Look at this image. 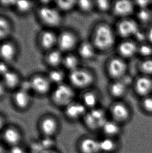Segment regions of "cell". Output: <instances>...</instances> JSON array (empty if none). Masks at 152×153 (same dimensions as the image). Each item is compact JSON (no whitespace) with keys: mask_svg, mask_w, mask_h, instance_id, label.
<instances>
[{"mask_svg":"<svg viewBox=\"0 0 152 153\" xmlns=\"http://www.w3.org/2000/svg\"><path fill=\"white\" fill-rule=\"evenodd\" d=\"M27 151L21 144L9 147L7 153H26Z\"/></svg>","mask_w":152,"mask_h":153,"instance_id":"cell-39","label":"cell"},{"mask_svg":"<svg viewBox=\"0 0 152 153\" xmlns=\"http://www.w3.org/2000/svg\"><path fill=\"white\" fill-rule=\"evenodd\" d=\"M56 7L58 10L61 11L67 12L71 10L75 6L76 3H77L75 1L68 0V1H56Z\"/></svg>","mask_w":152,"mask_h":153,"instance_id":"cell-31","label":"cell"},{"mask_svg":"<svg viewBox=\"0 0 152 153\" xmlns=\"http://www.w3.org/2000/svg\"><path fill=\"white\" fill-rule=\"evenodd\" d=\"M64 56L62 54V51L60 50H50L46 56V61L49 66L53 68H56L60 64H62Z\"/></svg>","mask_w":152,"mask_h":153,"instance_id":"cell-21","label":"cell"},{"mask_svg":"<svg viewBox=\"0 0 152 153\" xmlns=\"http://www.w3.org/2000/svg\"><path fill=\"white\" fill-rule=\"evenodd\" d=\"M62 64L65 68L72 72L78 68V61L76 56L72 54H68L64 56Z\"/></svg>","mask_w":152,"mask_h":153,"instance_id":"cell-25","label":"cell"},{"mask_svg":"<svg viewBox=\"0 0 152 153\" xmlns=\"http://www.w3.org/2000/svg\"><path fill=\"white\" fill-rule=\"evenodd\" d=\"M79 52L82 58L85 59H89L94 56V50L91 44L88 42H84L80 46Z\"/></svg>","mask_w":152,"mask_h":153,"instance_id":"cell-26","label":"cell"},{"mask_svg":"<svg viewBox=\"0 0 152 153\" xmlns=\"http://www.w3.org/2000/svg\"><path fill=\"white\" fill-rule=\"evenodd\" d=\"M111 113L113 118L118 121H125L129 116V109L123 103H115L111 107Z\"/></svg>","mask_w":152,"mask_h":153,"instance_id":"cell-16","label":"cell"},{"mask_svg":"<svg viewBox=\"0 0 152 153\" xmlns=\"http://www.w3.org/2000/svg\"><path fill=\"white\" fill-rule=\"evenodd\" d=\"M107 120L105 112L100 109L91 110L84 116L86 126L92 130L102 128Z\"/></svg>","mask_w":152,"mask_h":153,"instance_id":"cell-6","label":"cell"},{"mask_svg":"<svg viewBox=\"0 0 152 153\" xmlns=\"http://www.w3.org/2000/svg\"><path fill=\"white\" fill-rule=\"evenodd\" d=\"M138 50L140 54L144 56H148L152 53V48L148 45H142Z\"/></svg>","mask_w":152,"mask_h":153,"instance_id":"cell-37","label":"cell"},{"mask_svg":"<svg viewBox=\"0 0 152 153\" xmlns=\"http://www.w3.org/2000/svg\"><path fill=\"white\" fill-rule=\"evenodd\" d=\"M19 87V89H21L24 91H27L28 93H29L30 91H32L31 82L30 79L25 80L22 82L21 81Z\"/></svg>","mask_w":152,"mask_h":153,"instance_id":"cell-38","label":"cell"},{"mask_svg":"<svg viewBox=\"0 0 152 153\" xmlns=\"http://www.w3.org/2000/svg\"><path fill=\"white\" fill-rule=\"evenodd\" d=\"M2 77V82L6 88L13 89L18 87L21 82V79L18 74L12 71H8Z\"/></svg>","mask_w":152,"mask_h":153,"instance_id":"cell-19","label":"cell"},{"mask_svg":"<svg viewBox=\"0 0 152 153\" xmlns=\"http://www.w3.org/2000/svg\"><path fill=\"white\" fill-rule=\"evenodd\" d=\"M47 77L52 84H55L57 86L63 84L65 74L62 71L54 68L53 70L50 71Z\"/></svg>","mask_w":152,"mask_h":153,"instance_id":"cell-23","label":"cell"},{"mask_svg":"<svg viewBox=\"0 0 152 153\" xmlns=\"http://www.w3.org/2000/svg\"><path fill=\"white\" fill-rule=\"evenodd\" d=\"M32 91L39 95H45L51 89L52 83L47 76L36 75L30 79Z\"/></svg>","mask_w":152,"mask_h":153,"instance_id":"cell-8","label":"cell"},{"mask_svg":"<svg viewBox=\"0 0 152 153\" xmlns=\"http://www.w3.org/2000/svg\"><path fill=\"white\" fill-rule=\"evenodd\" d=\"M80 149L82 153H98L100 152L99 141L90 137L86 138L80 143Z\"/></svg>","mask_w":152,"mask_h":153,"instance_id":"cell-17","label":"cell"},{"mask_svg":"<svg viewBox=\"0 0 152 153\" xmlns=\"http://www.w3.org/2000/svg\"><path fill=\"white\" fill-rule=\"evenodd\" d=\"M26 153H35V152H33L31 151H27L26 152Z\"/></svg>","mask_w":152,"mask_h":153,"instance_id":"cell-51","label":"cell"},{"mask_svg":"<svg viewBox=\"0 0 152 153\" xmlns=\"http://www.w3.org/2000/svg\"><path fill=\"white\" fill-rule=\"evenodd\" d=\"M138 18L142 22H146L148 21L151 17L150 13L146 8L141 9L138 13Z\"/></svg>","mask_w":152,"mask_h":153,"instance_id":"cell-36","label":"cell"},{"mask_svg":"<svg viewBox=\"0 0 152 153\" xmlns=\"http://www.w3.org/2000/svg\"><path fill=\"white\" fill-rule=\"evenodd\" d=\"M140 68L142 72L148 74H152V59L145 60L141 64Z\"/></svg>","mask_w":152,"mask_h":153,"instance_id":"cell-34","label":"cell"},{"mask_svg":"<svg viewBox=\"0 0 152 153\" xmlns=\"http://www.w3.org/2000/svg\"><path fill=\"white\" fill-rule=\"evenodd\" d=\"M102 129L105 134L108 137H110L115 136L119 133L120 131V127L116 122L114 121L107 120L104 124Z\"/></svg>","mask_w":152,"mask_h":153,"instance_id":"cell-24","label":"cell"},{"mask_svg":"<svg viewBox=\"0 0 152 153\" xmlns=\"http://www.w3.org/2000/svg\"><path fill=\"white\" fill-rule=\"evenodd\" d=\"M127 70V65L123 60L115 58L111 60L108 66L110 75L114 78H119L125 74Z\"/></svg>","mask_w":152,"mask_h":153,"instance_id":"cell-13","label":"cell"},{"mask_svg":"<svg viewBox=\"0 0 152 153\" xmlns=\"http://www.w3.org/2000/svg\"><path fill=\"white\" fill-rule=\"evenodd\" d=\"M135 88L140 95H147L152 90V81L146 77H140L136 82Z\"/></svg>","mask_w":152,"mask_h":153,"instance_id":"cell-18","label":"cell"},{"mask_svg":"<svg viewBox=\"0 0 152 153\" xmlns=\"http://www.w3.org/2000/svg\"><path fill=\"white\" fill-rule=\"evenodd\" d=\"M97 6L100 10L106 11L109 9L110 3L107 0H99L97 1Z\"/></svg>","mask_w":152,"mask_h":153,"instance_id":"cell-40","label":"cell"},{"mask_svg":"<svg viewBox=\"0 0 152 153\" xmlns=\"http://www.w3.org/2000/svg\"><path fill=\"white\" fill-rule=\"evenodd\" d=\"M75 96L72 88L65 84L57 85L52 93V100L56 105L65 107L72 103Z\"/></svg>","mask_w":152,"mask_h":153,"instance_id":"cell-3","label":"cell"},{"mask_svg":"<svg viewBox=\"0 0 152 153\" xmlns=\"http://www.w3.org/2000/svg\"><path fill=\"white\" fill-rule=\"evenodd\" d=\"M69 79L72 85L78 88L88 86L93 81L92 75L86 70L77 68L70 72Z\"/></svg>","mask_w":152,"mask_h":153,"instance_id":"cell-7","label":"cell"},{"mask_svg":"<svg viewBox=\"0 0 152 153\" xmlns=\"http://www.w3.org/2000/svg\"><path fill=\"white\" fill-rule=\"evenodd\" d=\"M10 71L8 68V63L4 62L3 61H0V75L1 76H4V75Z\"/></svg>","mask_w":152,"mask_h":153,"instance_id":"cell-42","label":"cell"},{"mask_svg":"<svg viewBox=\"0 0 152 153\" xmlns=\"http://www.w3.org/2000/svg\"><path fill=\"white\" fill-rule=\"evenodd\" d=\"M65 113L69 119L75 120L85 116L86 108L81 103L72 102L65 107Z\"/></svg>","mask_w":152,"mask_h":153,"instance_id":"cell-15","label":"cell"},{"mask_svg":"<svg viewBox=\"0 0 152 153\" xmlns=\"http://www.w3.org/2000/svg\"><path fill=\"white\" fill-rule=\"evenodd\" d=\"M33 5V3L32 2L27 1H17L15 2L14 6L18 12L25 14L31 10Z\"/></svg>","mask_w":152,"mask_h":153,"instance_id":"cell-29","label":"cell"},{"mask_svg":"<svg viewBox=\"0 0 152 153\" xmlns=\"http://www.w3.org/2000/svg\"><path fill=\"white\" fill-rule=\"evenodd\" d=\"M143 107L146 111L152 112V97H146L143 101Z\"/></svg>","mask_w":152,"mask_h":153,"instance_id":"cell-41","label":"cell"},{"mask_svg":"<svg viewBox=\"0 0 152 153\" xmlns=\"http://www.w3.org/2000/svg\"><path fill=\"white\" fill-rule=\"evenodd\" d=\"M13 102L18 109L25 110L31 103V97L29 93L19 89L13 96Z\"/></svg>","mask_w":152,"mask_h":153,"instance_id":"cell-12","label":"cell"},{"mask_svg":"<svg viewBox=\"0 0 152 153\" xmlns=\"http://www.w3.org/2000/svg\"><path fill=\"white\" fill-rule=\"evenodd\" d=\"M7 153V151L5 149V147L2 143H0V153Z\"/></svg>","mask_w":152,"mask_h":153,"instance_id":"cell-49","label":"cell"},{"mask_svg":"<svg viewBox=\"0 0 152 153\" xmlns=\"http://www.w3.org/2000/svg\"><path fill=\"white\" fill-rule=\"evenodd\" d=\"M38 127L42 137L54 138L59 131L60 125L54 117L46 115L39 120Z\"/></svg>","mask_w":152,"mask_h":153,"instance_id":"cell-4","label":"cell"},{"mask_svg":"<svg viewBox=\"0 0 152 153\" xmlns=\"http://www.w3.org/2000/svg\"><path fill=\"white\" fill-rule=\"evenodd\" d=\"M148 40H150V42L152 43V27L148 31Z\"/></svg>","mask_w":152,"mask_h":153,"instance_id":"cell-50","label":"cell"},{"mask_svg":"<svg viewBox=\"0 0 152 153\" xmlns=\"http://www.w3.org/2000/svg\"><path fill=\"white\" fill-rule=\"evenodd\" d=\"M78 6L80 9L84 12H88L92 7V2L88 0H81L78 2Z\"/></svg>","mask_w":152,"mask_h":153,"instance_id":"cell-35","label":"cell"},{"mask_svg":"<svg viewBox=\"0 0 152 153\" xmlns=\"http://www.w3.org/2000/svg\"><path fill=\"white\" fill-rule=\"evenodd\" d=\"M125 84L121 82H116L114 83L111 86V94L115 97H120L123 95L125 93Z\"/></svg>","mask_w":152,"mask_h":153,"instance_id":"cell-30","label":"cell"},{"mask_svg":"<svg viewBox=\"0 0 152 153\" xmlns=\"http://www.w3.org/2000/svg\"><path fill=\"white\" fill-rule=\"evenodd\" d=\"M150 2V1H138L137 2V3L141 9H145L149 5Z\"/></svg>","mask_w":152,"mask_h":153,"instance_id":"cell-43","label":"cell"},{"mask_svg":"<svg viewBox=\"0 0 152 153\" xmlns=\"http://www.w3.org/2000/svg\"><path fill=\"white\" fill-rule=\"evenodd\" d=\"M118 50L119 53L123 56L129 58L136 53L138 49L134 42H122L119 45Z\"/></svg>","mask_w":152,"mask_h":153,"instance_id":"cell-22","label":"cell"},{"mask_svg":"<svg viewBox=\"0 0 152 153\" xmlns=\"http://www.w3.org/2000/svg\"><path fill=\"white\" fill-rule=\"evenodd\" d=\"M135 36L137 38V39L139 40H143L145 39V35H144V33L139 31V30L135 35Z\"/></svg>","mask_w":152,"mask_h":153,"instance_id":"cell-47","label":"cell"},{"mask_svg":"<svg viewBox=\"0 0 152 153\" xmlns=\"http://www.w3.org/2000/svg\"><path fill=\"white\" fill-rule=\"evenodd\" d=\"M15 2L14 1H1L0 3L1 5L5 7H8L10 6H15Z\"/></svg>","mask_w":152,"mask_h":153,"instance_id":"cell-45","label":"cell"},{"mask_svg":"<svg viewBox=\"0 0 152 153\" xmlns=\"http://www.w3.org/2000/svg\"><path fill=\"white\" fill-rule=\"evenodd\" d=\"M41 153H59V152L55 149H50L44 150Z\"/></svg>","mask_w":152,"mask_h":153,"instance_id":"cell-48","label":"cell"},{"mask_svg":"<svg viewBox=\"0 0 152 153\" xmlns=\"http://www.w3.org/2000/svg\"><path fill=\"white\" fill-rule=\"evenodd\" d=\"M83 102L85 105L88 107H93L97 104V96L92 92L88 91L84 94L83 96Z\"/></svg>","mask_w":152,"mask_h":153,"instance_id":"cell-33","label":"cell"},{"mask_svg":"<svg viewBox=\"0 0 152 153\" xmlns=\"http://www.w3.org/2000/svg\"><path fill=\"white\" fill-rule=\"evenodd\" d=\"M1 133L2 140L8 147L21 144L23 133L21 130L14 125H7Z\"/></svg>","mask_w":152,"mask_h":153,"instance_id":"cell-5","label":"cell"},{"mask_svg":"<svg viewBox=\"0 0 152 153\" xmlns=\"http://www.w3.org/2000/svg\"><path fill=\"white\" fill-rule=\"evenodd\" d=\"M38 142L43 151L46 149H54V146L56 144L55 138L42 137Z\"/></svg>","mask_w":152,"mask_h":153,"instance_id":"cell-32","label":"cell"},{"mask_svg":"<svg viewBox=\"0 0 152 153\" xmlns=\"http://www.w3.org/2000/svg\"><path fill=\"white\" fill-rule=\"evenodd\" d=\"M11 30L10 23L6 19L0 17V41L8 37Z\"/></svg>","mask_w":152,"mask_h":153,"instance_id":"cell-28","label":"cell"},{"mask_svg":"<svg viewBox=\"0 0 152 153\" xmlns=\"http://www.w3.org/2000/svg\"><path fill=\"white\" fill-rule=\"evenodd\" d=\"M139 30L137 24L131 20L122 21L119 23L118 26V31L119 35L123 37L135 36Z\"/></svg>","mask_w":152,"mask_h":153,"instance_id":"cell-14","label":"cell"},{"mask_svg":"<svg viewBox=\"0 0 152 153\" xmlns=\"http://www.w3.org/2000/svg\"><path fill=\"white\" fill-rule=\"evenodd\" d=\"M76 44V37L69 31H64L58 36L57 46L61 51H68L74 48Z\"/></svg>","mask_w":152,"mask_h":153,"instance_id":"cell-9","label":"cell"},{"mask_svg":"<svg viewBox=\"0 0 152 153\" xmlns=\"http://www.w3.org/2000/svg\"><path fill=\"white\" fill-rule=\"evenodd\" d=\"M38 14L40 20L48 27H58L62 23V16L56 7L43 5L39 8Z\"/></svg>","mask_w":152,"mask_h":153,"instance_id":"cell-2","label":"cell"},{"mask_svg":"<svg viewBox=\"0 0 152 153\" xmlns=\"http://www.w3.org/2000/svg\"><path fill=\"white\" fill-rule=\"evenodd\" d=\"M100 151L104 152H111L115 149V143L111 137H105L99 141Z\"/></svg>","mask_w":152,"mask_h":153,"instance_id":"cell-27","label":"cell"},{"mask_svg":"<svg viewBox=\"0 0 152 153\" xmlns=\"http://www.w3.org/2000/svg\"><path fill=\"white\" fill-rule=\"evenodd\" d=\"M16 48L12 42H5L0 44V58L1 61L7 63L12 62L16 57Z\"/></svg>","mask_w":152,"mask_h":153,"instance_id":"cell-11","label":"cell"},{"mask_svg":"<svg viewBox=\"0 0 152 153\" xmlns=\"http://www.w3.org/2000/svg\"><path fill=\"white\" fill-rule=\"evenodd\" d=\"M6 88L2 81H0V98L4 96Z\"/></svg>","mask_w":152,"mask_h":153,"instance_id":"cell-46","label":"cell"},{"mask_svg":"<svg viewBox=\"0 0 152 153\" xmlns=\"http://www.w3.org/2000/svg\"><path fill=\"white\" fill-rule=\"evenodd\" d=\"M58 36L52 30H45L41 33L39 37V43L44 50L50 51L54 49V46H57Z\"/></svg>","mask_w":152,"mask_h":153,"instance_id":"cell-10","label":"cell"},{"mask_svg":"<svg viewBox=\"0 0 152 153\" xmlns=\"http://www.w3.org/2000/svg\"><path fill=\"white\" fill-rule=\"evenodd\" d=\"M115 37L110 27L101 25L95 31L94 43L97 48L101 50H107L113 45Z\"/></svg>","mask_w":152,"mask_h":153,"instance_id":"cell-1","label":"cell"},{"mask_svg":"<svg viewBox=\"0 0 152 153\" xmlns=\"http://www.w3.org/2000/svg\"><path fill=\"white\" fill-rule=\"evenodd\" d=\"M134 8L133 4L129 1H119L115 3L114 7V12L116 14L124 16L130 14Z\"/></svg>","mask_w":152,"mask_h":153,"instance_id":"cell-20","label":"cell"},{"mask_svg":"<svg viewBox=\"0 0 152 153\" xmlns=\"http://www.w3.org/2000/svg\"><path fill=\"white\" fill-rule=\"evenodd\" d=\"M7 124L5 118L0 114V133L2 132V131L4 130Z\"/></svg>","mask_w":152,"mask_h":153,"instance_id":"cell-44","label":"cell"}]
</instances>
